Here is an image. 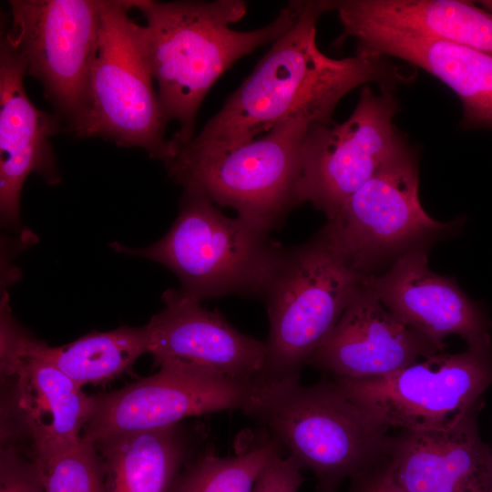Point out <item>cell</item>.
<instances>
[{
  "label": "cell",
  "instance_id": "3",
  "mask_svg": "<svg viewBox=\"0 0 492 492\" xmlns=\"http://www.w3.org/2000/svg\"><path fill=\"white\" fill-rule=\"evenodd\" d=\"M246 415L313 473L318 492H337L345 480L388 460L391 428L346 398L331 380L312 385L267 382Z\"/></svg>",
  "mask_w": 492,
  "mask_h": 492
},
{
  "label": "cell",
  "instance_id": "21",
  "mask_svg": "<svg viewBox=\"0 0 492 492\" xmlns=\"http://www.w3.org/2000/svg\"><path fill=\"white\" fill-rule=\"evenodd\" d=\"M105 473V492H169L195 446L180 425L118 434L94 443Z\"/></svg>",
  "mask_w": 492,
  "mask_h": 492
},
{
  "label": "cell",
  "instance_id": "23",
  "mask_svg": "<svg viewBox=\"0 0 492 492\" xmlns=\"http://www.w3.org/2000/svg\"><path fill=\"white\" fill-rule=\"evenodd\" d=\"M279 454L280 445L272 438L233 456L208 450L185 466L169 492H252L261 471Z\"/></svg>",
  "mask_w": 492,
  "mask_h": 492
},
{
  "label": "cell",
  "instance_id": "8",
  "mask_svg": "<svg viewBox=\"0 0 492 492\" xmlns=\"http://www.w3.org/2000/svg\"><path fill=\"white\" fill-rule=\"evenodd\" d=\"M335 387L377 422L406 431L457 423L492 385V343L438 353L380 377L333 378Z\"/></svg>",
  "mask_w": 492,
  "mask_h": 492
},
{
  "label": "cell",
  "instance_id": "18",
  "mask_svg": "<svg viewBox=\"0 0 492 492\" xmlns=\"http://www.w3.org/2000/svg\"><path fill=\"white\" fill-rule=\"evenodd\" d=\"M1 366L15 378L17 403L33 439L34 451L81 436L90 415L92 397L36 351L33 337L13 320L7 294L1 303Z\"/></svg>",
  "mask_w": 492,
  "mask_h": 492
},
{
  "label": "cell",
  "instance_id": "14",
  "mask_svg": "<svg viewBox=\"0 0 492 492\" xmlns=\"http://www.w3.org/2000/svg\"><path fill=\"white\" fill-rule=\"evenodd\" d=\"M26 62L2 24L0 41V216L2 226L17 229L20 194L26 178L39 174L59 182L51 138L63 130L62 118L37 108L24 78Z\"/></svg>",
  "mask_w": 492,
  "mask_h": 492
},
{
  "label": "cell",
  "instance_id": "10",
  "mask_svg": "<svg viewBox=\"0 0 492 492\" xmlns=\"http://www.w3.org/2000/svg\"><path fill=\"white\" fill-rule=\"evenodd\" d=\"M361 89L351 116L343 123H314L302 147L301 202L334 218L344 201L384 164L409 149L394 123L399 105L392 89Z\"/></svg>",
  "mask_w": 492,
  "mask_h": 492
},
{
  "label": "cell",
  "instance_id": "29",
  "mask_svg": "<svg viewBox=\"0 0 492 492\" xmlns=\"http://www.w3.org/2000/svg\"><path fill=\"white\" fill-rule=\"evenodd\" d=\"M490 492H492V478H491Z\"/></svg>",
  "mask_w": 492,
  "mask_h": 492
},
{
  "label": "cell",
  "instance_id": "17",
  "mask_svg": "<svg viewBox=\"0 0 492 492\" xmlns=\"http://www.w3.org/2000/svg\"><path fill=\"white\" fill-rule=\"evenodd\" d=\"M484 398L454 425L391 435L388 473L404 492H490L492 447L481 437Z\"/></svg>",
  "mask_w": 492,
  "mask_h": 492
},
{
  "label": "cell",
  "instance_id": "12",
  "mask_svg": "<svg viewBox=\"0 0 492 492\" xmlns=\"http://www.w3.org/2000/svg\"><path fill=\"white\" fill-rule=\"evenodd\" d=\"M159 366L151 376L91 396L81 436L95 443L113 435L168 428L190 416L227 410L246 415L266 383L231 379L179 360Z\"/></svg>",
  "mask_w": 492,
  "mask_h": 492
},
{
  "label": "cell",
  "instance_id": "22",
  "mask_svg": "<svg viewBox=\"0 0 492 492\" xmlns=\"http://www.w3.org/2000/svg\"><path fill=\"white\" fill-rule=\"evenodd\" d=\"M36 351L55 364L77 385L107 382L127 371L148 353L146 326H122L109 332H92L59 347L33 338Z\"/></svg>",
  "mask_w": 492,
  "mask_h": 492
},
{
  "label": "cell",
  "instance_id": "15",
  "mask_svg": "<svg viewBox=\"0 0 492 492\" xmlns=\"http://www.w3.org/2000/svg\"><path fill=\"white\" fill-rule=\"evenodd\" d=\"M162 300L164 308L145 325L148 353L157 364L179 360L231 379L271 381L264 342L241 333L180 289L167 290Z\"/></svg>",
  "mask_w": 492,
  "mask_h": 492
},
{
  "label": "cell",
  "instance_id": "2",
  "mask_svg": "<svg viewBox=\"0 0 492 492\" xmlns=\"http://www.w3.org/2000/svg\"><path fill=\"white\" fill-rule=\"evenodd\" d=\"M127 3L146 21L148 56L159 99L168 121L179 124L169 139L176 153L194 138L199 108L216 80L237 60L286 33L304 5L302 0L290 1L267 26L237 31L230 26L246 14L242 0Z\"/></svg>",
  "mask_w": 492,
  "mask_h": 492
},
{
  "label": "cell",
  "instance_id": "20",
  "mask_svg": "<svg viewBox=\"0 0 492 492\" xmlns=\"http://www.w3.org/2000/svg\"><path fill=\"white\" fill-rule=\"evenodd\" d=\"M341 23L381 26L492 55V13L460 0H333Z\"/></svg>",
  "mask_w": 492,
  "mask_h": 492
},
{
  "label": "cell",
  "instance_id": "1",
  "mask_svg": "<svg viewBox=\"0 0 492 492\" xmlns=\"http://www.w3.org/2000/svg\"><path fill=\"white\" fill-rule=\"evenodd\" d=\"M333 0L304 1L293 26L276 41L252 73L201 131L179 149L216 151L250 141L288 118L312 115L332 123L338 102L355 87L408 83L409 76L382 56H327L316 44V23Z\"/></svg>",
  "mask_w": 492,
  "mask_h": 492
},
{
  "label": "cell",
  "instance_id": "16",
  "mask_svg": "<svg viewBox=\"0 0 492 492\" xmlns=\"http://www.w3.org/2000/svg\"><path fill=\"white\" fill-rule=\"evenodd\" d=\"M366 282L391 313L441 347L453 334L467 346L492 343V320L482 304L455 279L432 272L425 248L404 253L384 274L367 276Z\"/></svg>",
  "mask_w": 492,
  "mask_h": 492
},
{
  "label": "cell",
  "instance_id": "13",
  "mask_svg": "<svg viewBox=\"0 0 492 492\" xmlns=\"http://www.w3.org/2000/svg\"><path fill=\"white\" fill-rule=\"evenodd\" d=\"M444 350L391 313L365 278L309 364L333 378L380 377Z\"/></svg>",
  "mask_w": 492,
  "mask_h": 492
},
{
  "label": "cell",
  "instance_id": "19",
  "mask_svg": "<svg viewBox=\"0 0 492 492\" xmlns=\"http://www.w3.org/2000/svg\"><path fill=\"white\" fill-rule=\"evenodd\" d=\"M334 44L356 40V55L395 56L417 66L448 86L463 106L467 128H492V55L459 44L392 28L343 22Z\"/></svg>",
  "mask_w": 492,
  "mask_h": 492
},
{
  "label": "cell",
  "instance_id": "24",
  "mask_svg": "<svg viewBox=\"0 0 492 492\" xmlns=\"http://www.w3.org/2000/svg\"><path fill=\"white\" fill-rule=\"evenodd\" d=\"M31 459L46 492H105L101 457L95 444L82 436L75 441L34 451Z\"/></svg>",
  "mask_w": 492,
  "mask_h": 492
},
{
  "label": "cell",
  "instance_id": "6",
  "mask_svg": "<svg viewBox=\"0 0 492 492\" xmlns=\"http://www.w3.org/2000/svg\"><path fill=\"white\" fill-rule=\"evenodd\" d=\"M314 123L312 115L300 113L261 136L221 150L179 149L165 167L183 190L232 208L238 217L269 233L302 203V147Z\"/></svg>",
  "mask_w": 492,
  "mask_h": 492
},
{
  "label": "cell",
  "instance_id": "7",
  "mask_svg": "<svg viewBox=\"0 0 492 492\" xmlns=\"http://www.w3.org/2000/svg\"><path fill=\"white\" fill-rule=\"evenodd\" d=\"M129 11L127 0H101L87 108L76 136L139 148L165 164L174 156L165 138L169 121L153 86L145 27Z\"/></svg>",
  "mask_w": 492,
  "mask_h": 492
},
{
  "label": "cell",
  "instance_id": "5",
  "mask_svg": "<svg viewBox=\"0 0 492 492\" xmlns=\"http://www.w3.org/2000/svg\"><path fill=\"white\" fill-rule=\"evenodd\" d=\"M365 278L323 230L304 244L282 248L261 296L271 381L299 382Z\"/></svg>",
  "mask_w": 492,
  "mask_h": 492
},
{
  "label": "cell",
  "instance_id": "28",
  "mask_svg": "<svg viewBox=\"0 0 492 492\" xmlns=\"http://www.w3.org/2000/svg\"><path fill=\"white\" fill-rule=\"evenodd\" d=\"M480 4L484 9L492 13V0L481 1Z\"/></svg>",
  "mask_w": 492,
  "mask_h": 492
},
{
  "label": "cell",
  "instance_id": "27",
  "mask_svg": "<svg viewBox=\"0 0 492 492\" xmlns=\"http://www.w3.org/2000/svg\"><path fill=\"white\" fill-rule=\"evenodd\" d=\"M386 462L352 479L347 492H404L391 478Z\"/></svg>",
  "mask_w": 492,
  "mask_h": 492
},
{
  "label": "cell",
  "instance_id": "4",
  "mask_svg": "<svg viewBox=\"0 0 492 492\" xmlns=\"http://www.w3.org/2000/svg\"><path fill=\"white\" fill-rule=\"evenodd\" d=\"M240 217L230 218L208 198L184 190L169 231L143 248L113 243L121 253L157 261L179 278L180 290L202 301L262 296L283 246Z\"/></svg>",
  "mask_w": 492,
  "mask_h": 492
},
{
  "label": "cell",
  "instance_id": "11",
  "mask_svg": "<svg viewBox=\"0 0 492 492\" xmlns=\"http://www.w3.org/2000/svg\"><path fill=\"white\" fill-rule=\"evenodd\" d=\"M452 226L424 210L416 157L409 148L349 197L323 231L357 272L369 276L378 264L424 248Z\"/></svg>",
  "mask_w": 492,
  "mask_h": 492
},
{
  "label": "cell",
  "instance_id": "25",
  "mask_svg": "<svg viewBox=\"0 0 492 492\" xmlns=\"http://www.w3.org/2000/svg\"><path fill=\"white\" fill-rule=\"evenodd\" d=\"M0 492H46L33 460L14 446L1 452Z\"/></svg>",
  "mask_w": 492,
  "mask_h": 492
},
{
  "label": "cell",
  "instance_id": "9",
  "mask_svg": "<svg viewBox=\"0 0 492 492\" xmlns=\"http://www.w3.org/2000/svg\"><path fill=\"white\" fill-rule=\"evenodd\" d=\"M9 6L10 27L4 24L27 74L42 84L56 114L77 134L87 108L101 0H12Z\"/></svg>",
  "mask_w": 492,
  "mask_h": 492
},
{
  "label": "cell",
  "instance_id": "26",
  "mask_svg": "<svg viewBox=\"0 0 492 492\" xmlns=\"http://www.w3.org/2000/svg\"><path fill=\"white\" fill-rule=\"evenodd\" d=\"M302 466L291 456H274L258 477L252 492H299Z\"/></svg>",
  "mask_w": 492,
  "mask_h": 492
}]
</instances>
